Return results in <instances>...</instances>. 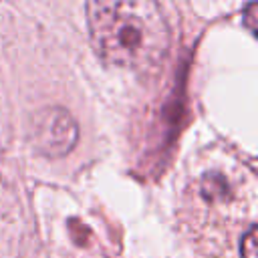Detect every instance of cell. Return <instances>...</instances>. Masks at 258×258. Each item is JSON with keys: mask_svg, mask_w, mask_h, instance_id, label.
Here are the masks:
<instances>
[{"mask_svg": "<svg viewBox=\"0 0 258 258\" xmlns=\"http://www.w3.org/2000/svg\"><path fill=\"white\" fill-rule=\"evenodd\" d=\"M87 24L95 54L111 67L147 73L167 56L169 26L155 2L95 0Z\"/></svg>", "mask_w": 258, "mask_h": 258, "instance_id": "cell-1", "label": "cell"}, {"mask_svg": "<svg viewBox=\"0 0 258 258\" xmlns=\"http://www.w3.org/2000/svg\"><path fill=\"white\" fill-rule=\"evenodd\" d=\"M32 145L46 157L67 155L77 139L79 129L71 113L62 107H44L32 119Z\"/></svg>", "mask_w": 258, "mask_h": 258, "instance_id": "cell-2", "label": "cell"}, {"mask_svg": "<svg viewBox=\"0 0 258 258\" xmlns=\"http://www.w3.org/2000/svg\"><path fill=\"white\" fill-rule=\"evenodd\" d=\"M242 258H256V228L250 226L242 240Z\"/></svg>", "mask_w": 258, "mask_h": 258, "instance_id": "cell-3", "label": "cell"}, {"mask_svg": "<svg viewBox=\"0 0 258 258\" xmlns=\"http://www.w3.org/2000/svg\"><path fill=\"white\" fill-rule=\"evenodd\" d=\"M254 12H256V4H250L248 6V14H246V22H248V28H250V32L254 34L256 32V24H254Z\"/></svg>", "mask_w": 258, "mask_h": 258, "instance_id": "cell-4", "label": "cell"}]
</instances>
